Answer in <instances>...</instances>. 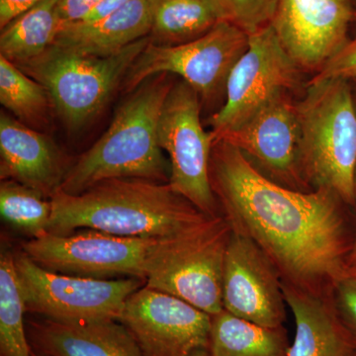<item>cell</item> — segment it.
Returning <instances> with one entry per match:
<instances>
[{
    "mask_svg": "<svg viewBox=\"0 0 356 356\" xmlns=\"http://www.w3.org/2000/svg\"></svg>",
    "mask_w": 356,
    "mask_h": 356,
    "instance_id": "obj_36",
    "label": "cell"
},
{
    "mask_svg": "<svg viewBox=\"0 0 356 356\" xmlns=\"http://www.w3.org/2000/svg\"><path fill=\"white\" fill-rule=\"evenodd\" d=\"M350 0H280L271 26L302 72H317L348 43Z\"/></svg>",
    "mask_w": 356,
    "mask_h": 356,
    "instance_id": "obj_14",
    "label": "cell"
},
{
    "mask_svg": "<svg viewBox=\"0 0 356 356\" xmlns=\"http://www.w3.org/2000/svg\"><path fill=\"white\" fill-rule=\"evenodd\" d=\"M151 30V0H134L102 19L65 23L54 44L83 55L110 57L149 37Z\"/></svg>",
    "mask_w": 356,
    "mask_h": 356,
    "instance_id": "obj_19",
    "label": "cell"
},
{
    "mask_svg": "<svg viewBox=\"0 0 356 356\" xmlns=\"http://www.w3.org/2000/svg\"><path fill=\"white\" fill-rule=\"evenodd\" d=\"M280 0H215L222 19L248 36L271 25Z\"/></svg>",
    "mask_w": 356,
    "mask_h": 356,
    "instance_id": "obj_26",
    "label": "cell"
},
{
    "mask_svg": "<svg viewBox=\"0 0 356 356\" xmlns=\"http://www.w3.org/2000/svg\"><path fill=\"white\" fill-rule=\"evenodd\" d=\"M14 257L26 311L55 322L119 320L129 297L146 285L142 278L95 280L54 273L22 250Z\"/></svg>",
    "mask_w": 356,
    "mask_h": 356,
    "instance_id": "obj_7",
    "label": "cell"
},
{
    "mask_svg": "<svg viewBox=\"0 0 356 356\" xmlns=\"http://www.w3.org/2000/svg\"><path fill=\"white\" fill-rule=\"evenodd\" d=\"M351 3H353V8H355L356 13V0H350Z\"/></svg>",
    "mask_w": 356,
    "mask_h": 356,
    "instance_id": "obj_34",
    "label": "cell"
},
{
    "mask_svg": "<svg viewBox=\"0 0 356 356\" xmlns=\"http://www.w3.org/2000/svg\"><path fill=\"white\" fill-rule=\"evenodd\" d=\"M51 202L49 234L60 236L91 229L128 238H163L210 217L168 182L140 178L105 180L76 195L58 191Z\"/></svg>",
    "mask_w": 356,
    "mask_h": 356,
    "instance_id": "obj_2",
    "label": "cell"
},
{
    "mask_svg": "<svg viewBox=\"0 0 356 356\" xmlns=\"http://www.w3.org/2000/svg\"><path fill=\"white\" fill-rule=\"evenodd\" d=\"M287 306L295 321L288 356H353L355 346L337 318L329 292L314 293L283 282Z\"/></svg>",
    "mask_w": 356,
    "mask_h": 356,
    "instance_id": "obj_18",
    "label": "cell"
},
{
    "mask_svg": "<svg viewBox=\"0 0 356 356\" xmlns=\"http://www.w3.org/2000/svg\"><path fill=\"white\" fill-rule=\"evenodd\" d=\"M222 300L224 310L262 327H283L286 320L277 269L252 240L234 231L225 255Z\"/></svg>",
    "mask_w": 356,
    "mask_h": 356,
    "instance_id": "obj_13",
    "label": "cell"
},
{
    "mask_svg": "<svg viewBox=\"0 0 356 356\" xmlns=\"http://www.w3.org/2000/svg\"><path fill=\"white\" fill-rule=\"evenodd\" d=\"M302 72L269 25L248 37V47L229 74L226 99L212 115L213 143L233 132L281 93L302 86Z\"/></svg>",
    "mask_w": 356,
    "mask_h": 356,
    "instance_id": "obj_9",
    "label": "cell"
},
{
    "mask_svg": "<svg viewBox=\"0 0 356 356\" xmlns=\"http://www.w3.org/2000/svg\"><path fill=\"white\" fill-rule=\"evenodd\" d=\"M53 212L51 199L13 180H1L0 213L11 227L38 238L49 234Z\"/></svg>",
    "mask_w": 356,
    "mask_h": 356,
    "instance_id": "obj_25",
    "label": "cell"
},
{
    "mask_svg": "<svg viewBox=\"0 0 356 356\" xmlns=\"http://www.w3.org/2000/svg\"><path fill=\"white\" fill-rule=\"evenodd\" d=\"M159 240L83 229L67 235L47 234L30 238L21 245V250L54 273L95 280H145L149 257Z\"/></svg>",
    "mask_w": 356,
    "mask_h": 356,
    "instance_id": "obj_10",
    "label": "cell"
},
{
    "mask_svg": "<svg viewBox=\"0 0 356 356\" xmlns=\"http://www.w3.org/2000/svg\"><path fill=\"white\" fill-rule=\"evenodd\" d=\"M329 297L356 350V268H348L329 290Z\"/></svg>",
    "mask_w": 356,
    "mask_h": 356,
    "instance_id": "obj_27",
    "label": "cell"
},
{
    "mask_svg": "<svg viewBox=\"0 0 356 356\" xmlns=\"http://www.w3.org/2000/svg\"><path fill=\"white\" fill-rule=\"evenodd\" d=\"M33 356H46L41 355V353H37V351L33 350Z\"/></svg>",
    "mask_w": 356,
    "mask_h": 356,
    "instance_id": "obj_33",
    "label": "cell"
},
{
    "mask_svg": "<svg viewBox=\"0 0 356 356\" xmlns=\"http://www.w3.org/2000/svg\"><path fill=\"white\" fill-rule=\"evenodd\" d=\"M302 178L355 205L356 104L350 81L312 79L296 102Z\"/></svg>",
    "mask_w": 356,
    "mask_h": 356,
    "instance_id": "obj_4",
    "label": "cell"
},
{
    "mask_svg": "<svg viewBox=\"0 0 356 356\" xmlns=\"http://www.w3.org/2000/svg\"><path fill=\"white\" fill-rule=\"evenodd\" d=\"M209 175L222 216L261 248L283 282L325 294L350 266L344 202L334 192L276 184L222 140L213 143Z\"/></svg>",
    "mask_w": 356,
    "mask_h": 356,
    "instance_id": "obj_1",
    "label": "cell"
},
{
    "mask_svg": "<svg viewBox=\"0 0 356 356\" xmlns=\"http://www.w3.org/2000/svg\"><path fill=\"white\" fill-rule=\"evenodd\" d=\"M198 93L184 81L173 84L166 98L158 137L170 159V184L178 194L210 217L222 215L211 186L209 165L213 137L200 118Z\"/></svg>",
    "mask_w": 356,
    "mask_h": 356,
    "instance_id": "obj_11",
    "label": "cell"
},
{
    "mask_svg": "<svg viewBox=\"0 0 356 356\" xmlns=\"http://www.w3.org/2000/svg\"><path fill=\"white\" fill-rule=\"evenodd\" d=\"M149 42V36L146 37L105 58L53 44L39 57L17 67L44 86L65 123L77 129L104 108Z\"/></svg>",
    "mask_w": 356,
    "mask_h": 356,
    "instance_id": "obj_6",
    "label": "cell"
},
{
    "mask_svg": "<svg viewBox=\"0 0 356 356\" xmlns=\"http://www.w3.org/2000/svg\"><path fill=\"white\" fill-rule=\"evenodd\" d=\"M118 321L144 356H211V316L172 295L145 285L129 297Z\"/></svg>",
    "mask_w": 356,
    "mask_h": 356,
    "instance_id": "obj_12",
    "label": "cell"
},
{
    "mask_svg": "<svg viewBox=\"0 0 356 356\" xmlns=\"http://www.w3.org/2000/svg\"><path fill=\"white\" fill-rule=\"evenodd\" d=\"M134 0H102V3L99 4L95 10L92 11L88 17L84 18L83 22H92L105 16L109 15V14L115 13L118 9L122 8L127 4L131 3Z\"/></svg>",
    "mask_w": 356,
    "mask_h": 356,
    "instance_id": "obj_31",
    "label": "cell"
},
{
    "mask_svg": "<svg viewBox=\"0 0 356 356\" xmlns=\"http://www.w3.org/2000/svg\"><path fill=\"white\" fill-rule=\"evenodd\" d=\"M26 313L15 257L8 248H2L0 254V356H33L26 325Z\"/></svg>",
    "mask_w": 356,
    "mask_h": 356,
    "instance_id": "obj_23",
    "label": "cell"
},
{
    "mask_svg": "<svg viewBox=\"0 0 356 356\" xmlns=\"http://www.w3.org/2000/svg\"><path fill=\"white\" fill-rule=\"evenodd\" d=\"M0 102L21 123L37 130L47 125L51 102L46 89L0 56Z\"/></svg>",
    "mask_w": 356,
    "mask_h": 356,
    "instance_id": "obj_24",
    "label": "cell"
},
{
    "mask_svg": "<svg viewBox=\"0 0 356 356\" xmlns=\"http://www.w3.org/2000/svg\"><path fill=\"white\" fill-rule=\"evenodd\" d=\"M291 95L276 96L242 127L220 140L240 149L257 170L276 184L310 191L300 172L299 122Z\"/></svg>",
    "mask_w": 356,
    "mask_h": 356,
    "instance_id": "obj_15",
    "label": "cell"
},
{
    "mask_svg": "<svg viewBox=\"0 0 356 356\" xmlns=\"http://www.w3.org/2000/svg\"><path fill=\"white\" fill-rule=\"evenodd\" d=\"M102 0H58V15L63 23L79 22L102 3Z\"/></svg>",
    "mask_w": 356,
    "mask_h": 356,
    "instance_id": "obj_29",
    "label": "cell"
},
{
    "mask_svg": "<svg viewBox=\"0 0 356 356\" xmlns=\"http://www.w3.org/2000/svg\"><path fill=\"white\" fill-rule=\"evenodd\" d=\"M0 177L51 199L72 165L47 136L8 114H0Z\"/></svg>",
    "mask_w": 356,
    "mask_h": 356,
    "instance_id": "obj_16",
    "label": "cell"
},
{
    "mask_svg": "<svg viewBox=\"0 0 356 356\" xmlns=\"http://www.w3.org/2000/svg\"><path fill=\"white\" fill-rule=\"evenodd\" d=\"M313 79L356 81V39L344 44Z\"/></svg>",
    "mask_w": 356,
    "mask_h": 356,
    "instance_id": "obj_28",
    "label": "cell"
},
{
    "mask_svg": "<svg viewBox=\"0 0 356 356\" xmlns=\"http://www.w3.org/2000/svg\"><path fill=\"white\" fill-rule=\"evenodd\" d=\"M233 229L222 215L159 238L147 264L146 286L216 315L222 310L225 255Z\"/></svg>",
    "mask_w": 356,
    "mask_h": 356,
    "instance_id": "obj_5",
    "label": "cell"
},
{
    "mask_svg": "<svg viewBox=\"0 0 356 356\" xmlns=\"http://www.w3.org/2000/svg\"><path fill=\"white\" fill-rule=\"evenodd\" d=\"M284 325L266 327L226 310L211 316V356H288Z\"/></svg>",
    "mask_w": 356,
    "mask_h": 356,
    "instance_id": "obj_20",
    "label": "cell"
},
{
    "mask_svg": "<svg viewBox=\"0 0 356 356\" xmlns=\"http://www.w3.org/2000/svg\"><path fill=\"white\" fill-rule=\"evenodd\" d=\"M173 84L168 74H161L135 89L108 130L70 166L60 191L76 195L115 178L168 182L170 165L159 147L158 128Z\"/></svg>",
    "mask_w": 356,
    "mask_h": 356,
    "instance_id": "obj_3",
    "label": "cell"
},
{
    "mask_svg": "<svg viewBox=\"0 0 356 356\" xmlns=\"http://www.w3.org/2000/svg\"><path fill=\"white\" fill-rule=\"evenodd\" d=\"M355 205L356 207V177H355ZM348 266L356 268V229L355 238H353V243H351V248L350 252V257H348Z\"/></svg>",
    "mask_w": 356,
    "mask_h": 356,
    "instance_id": "obj_32",
    "label": "cell"
},
{
    "mask_svg": "<svg viewBox=\"0 0 356 356\" xmlns=\"http://www.w3.org/2000/svg\"><path fill=\"white\" fill-rule=\"evenodd\" d=\"M353 356H356V353H355V355H353Z\"/></svg>",
    "mask_w": 356,
    "mask_h": 356,
    "instance_id": "obj_35",
    "label": "cell"
},
{
    "mask_svg": "<svg viewBox=\"0 0 356 356\" xmlns=\"http://www.w3.org/2000/svg\"><path fill=\"white\" fill-rule=\"evenodd\" d=\"M152 43L177 46L202 37L222 21L215 0H151Z\"/></svg>",
    "mask_w": 356,
    "mask_h": 356,
    "instance_id": "obj_21",
    "label": "cell"
},
{
    "mask_svg": "<svg viewBox=\"0 0 356 356\" xmlns=\"http://www.w3.org/2000/svg\"><path fill=\"white\" fill-rule=\"evenodd\" d=\"M33 350L46 356H144L118 320L60 323L26 321Z\"/></svg>",
    "mask_w": 356,
    "mask_h": 356,
    "instance_id": "obj_17",
    "label": "cell"
},
{
    "mask_svg": "<svg viewBox=\"0 0 356 356\" xmlns=\"http://www.w3.org/2000/svg\"><path fill=\"white\" fill-rule=\"evenodd\" d=\"M41 1L42 0H0V27L3 29L21 14Z\"/></svg>",
    "mask_w": 356,
    "mask_h": 356,
    "instance_id": "obj_30",
    "label": "cell"
},
{
    "mask_svg": "<svg viewBox=\"0 0 356 356\" xmlns=\"http://www.w3.org/2000/svg\"><path fill=\"white\" fill-rule=\"evenodd\" d=\"M58 2L42 0L1 29L0 56L21 65L53 46L64 25L58 15Z\"/></svg>",
    "mask_w": 356,
    "mask_h": 356,
    "instance_id": "obj_22",
    "label": "cell"
},
{
    "mask_svg": "<svg viewBox=\"0 0 356 356\" xmlns=\"http://www.w3.org/2000/svg\"><path fill=\"white\" fill-rule=\"evenodd\" d=\"M248 37L222 20L188 43L161 46L151 41L131 67L123 86L130 92L158 74H177L198 93L201 102L211 104L226 93L229 74L247 51Z\"/></svg>",
    "mask_w": 356,
    "mask_h": 356,
    "instance_id": "obj_8",
    "label": "cell"
}]
</instances>
